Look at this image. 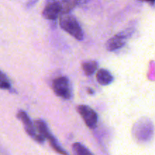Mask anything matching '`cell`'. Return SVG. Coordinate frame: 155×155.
I'll return each mask as SVG.
<instances>
[{
  "mask_svg": "<svg viewBox=\"0 0 155 155\" xmlns=\"http://www.w3.org/2000/svg\"><path fill=\"white\" fill-rule=\"evenodd\" d=\"M59 24H60L61 27L64 30L74 36L75 39H78V40H83V30L75 17L69 15V14L62 15L59 20Z\"/></svg>",
  "mask_w": 155,
  "mask_h": 155,
  "instance_id": "1",
  "label": "cell"
},
{
  "mask_svg": "<svg viewBox=\"0 0 155 155\" xmlns=\"http://www.w3.org/2000/svg\"><path fill=\"white\" fill-rule=\"evenodd\" d=\"M52 87L56 95L64 98V99L71 98V87L68 77H60L56 78L53 81Z\"/></svg>",
  "mask_w": 155,
  "mask_h": 155,
  "instance_id": "2",
  "label": "cell"
},
{
  "mask_svg": "<svg viewBox=\"0 0 155 155\" xmlns=\"http://www.w3.org/2000/svg\"><path fill=\"white\" fill-rule=\"evenodd\" d=\"M77 111L89 128L94 129L96 127L98 115L90 107L87 105H80L77 107Z\"/></svg>",
  "mask_w": 155,
  "mask_h": 155,
  "instance_id": "3",
  "label": "cell"
},
{
  "mask_svg": "<svg viewBox=\"0 0 155 155\" xmlns=\"http://www.w3.org/2000/svg\"><path fill=\"white\" fill-rule=\"evenodd\" d=\"M63 13L61 2H51L48 3L42 12V16L45 19L54 20Z\"/></svg>",
  "mask_w": 155,
  "mask_h": 155,
  "instance_id": "4",
  "label": "cell"
},
{
  "mask_svg": "<svg viewBox=\"0 0 155 155\" xmlns=\"http://www.w3.org/2000/svg\"><path fill=\"white\" fill-rule=\"evenodd\" d=\"M127 36V35L126 32H121V33L115 35L114 36L110 38L106 43L107 49L110 51H113L122 48L126 43Z\"/></svg>",
  "mask_w": 155,
  "mask_h": 155,
  "instance_id": "5",
  "label": "cell"
},
{
  "mask_svg": "<svg viewBox=\"0 0 155 155\" xmlns=\"http://www.w3.org/2000/svg\"><path fill=\"white\" fill-rule=\"evenodd\" d=\"M17 117L22 122L24 127V130L27 132V134L31 136L33 139H36V136L38 134L36 133L34 126H33L32 121L30 120V117H28L27 114L25 111H24V110H19L18 113L17 114Z\"/></svg>",
  "mask_w": 155,
  "mask_h": 155,
  "instance_id": "6",
  "label": "cell"
},
{
  "mask_svg": "<svg viewBox=\"0 0 155 155\" xmlns=\"http://www.w3.org/2000/svg\"><path fill=\"white\" fill-rule=\"evenodd\" d=\"M97 81L102 86H107L113 82L114 77L109 71L105 69H101L96 74Z\"/></svg>",
  "mask_w": 155,
  "mask_h": 155,
  "instance_id": "7",
  "label": "cell"
},
{
  "mask_svg": "<svg viewBox=\"0 0 155 155\" xmlns=\"http://www.w3.org/2000/svg\"><path fill=\"white\" fill-rule=\"evenodd\" d=\"M34 127L39 132V135L42 136L45 139H47V138L51 135V133L49 132L48 127H47V125L44 121L39 120H36L34 123Z\"/></svg>",
  "mask_w": 155,
  "mask_h": 155,
  "instance_id": "8",
  "label": "cell"
},
{
  "mask_svg": "<svg viewBox=\"0 0 155 155\" xmlns=\"http://www.w3.org/2000/svg\"><path fill=\"white\" fill-rule=\"evenodd\" d=\"M98 68V63L95 61H89L84 62L82 64V69L84 71L85 74L87 76H91L95 72Z\"/></svg>",
  "mask_w": 155,
  "mask_h": 155,
  "instance_id": "9",
  "label": "cell"
},
{
  "mask_svg": "<svg viewBox=\"0 0 155 155\" xmlns=\"http://www.w3.org/2000/svg\"><path fill=\"white\" fill-rule=\"evenodd\" d=\"M47 140L49 142V144L51 146V148H52L56 152L59 153V154L61 155H68V153L60 146V145H59L58 142H57V140H56V139L54 136L50 135V136L47 138Z\"/></svg>",
  "mask_w": 155,
  "mask_h": 155,
  "instance_id": "10",
  "label": "cell"
},
{
  "mask_svg": "<svg viewBox=\"0 0 155 155\" xmlns=\"http://www.w3.org/2000/svg\"><path fill=\"white\" fill-rule=\"evenodd\" d=\"M73 151L74 155H93L84 145L78 142L73 145Z\"/></svg>",
  "mask_w": 155,
  "mask_h": 155,
  "instance_id": "11",
  "label": "cell"
},
{
  "mask_svg": "<svg viewBox=\"0 0 155 155\" xmlns=\"http://www.w3.org/2000/svg\"><path fill=\"white\" fill-rule=\"evenodd\" d=\"M11 88V83L7 76L0 71V89H9Z\"/></svg>",
  "mask_w": 155,
  "mask_h": 155,
  "instance_id": "12",
  "label": "cell"
}]
</instances>
